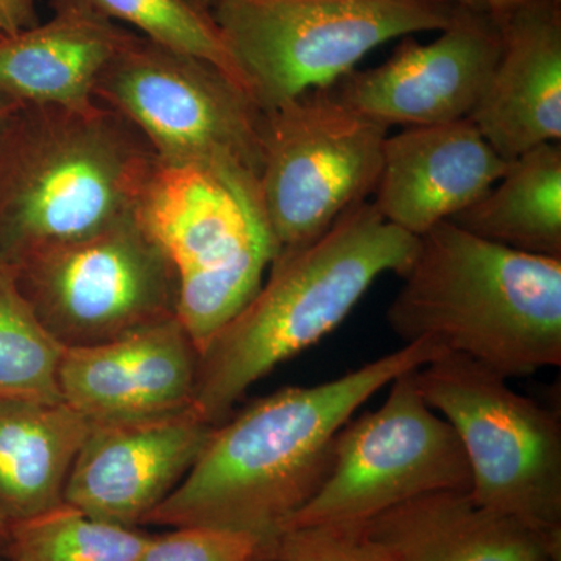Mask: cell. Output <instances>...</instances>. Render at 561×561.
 Returning <instances> with one entry per match:
<instances>
[{
  "mask_svg": "<svg viewBox=\"0 0 561 561\" xmlns=\"http://www.w3.org/2000/svg\"><path fill=\"white\" fill-rule=\"evenodd\" d=\"M448 353L405 343L332 381L287 387L216 426L186 478L142 527H213L257 538L268 560L276 538L319 490L339 432L404 373Z\"/></svg>",
  "mask_w": 561,
  "mask_h": 561,
  "instance_id": "obj_1",
  "label": "cell"
},
{
  "mask_svg": "<svg viewBox=\"0 0 561 561\" xmlns=\"http://www.w3.org/2000/svg\"><path fill=\"white\" fill-rule=\"evenodd\" d=\"M387 311L402 342L431 341L505 379L561 365V260L443 221L419 238Z\"/></svg>",
  "mask_w": 561,
  "mask_h": 561,
  "instance_id": "obj_2",
  "label": "cell"
},
{
  "mask_svg": "<svg viewBox=\"0 0 561 561\" xmlns=\"http://www.w3.org/2000/svg\"><path fill=\"white\" fill-rule=\"evenodd\" d=\"M416 249L419 238L364 202L309 245L275 257L267 283L202 351L195 411L225 423L253 383L341 327L379 276L404 275Z\"/></svg>",
  "mask_w": 561,
  "mask_h": 561,
  "instance_id": "obj_3",
  "label": "cell"
},
{
  "mask_svg": "<svg viewBox=\"0 0 561 561\" xmlns=\"http://www.w3.org/2000/svg\"><path fill=\"white\" fill-rule=\"evenodd\" d=\"M154 164L140 133L101 103L21 106L0 125V264L135 216Z\"/></svg>",
  "mask_w": 561,
  "mask_h": 561,
  "instance_id": "obj_4",
  "label": "cell"
},
{
  "mask_svg": "<svg viewBox=\"0 0 561 561\" xmlns=\"http://www.w3.org/2000/svg\"><path fill=\"white\" fill-rule=\"evenodd\" d=\"M135 216L175 268L176 317L202 353L253 300L275 260L260 181L157 158Z\"/></svg>",
  "mask_w": 561,
  "mask_h": 561,
  "instance_id": "obj_5",
  "label": "cell"
},
{
  "mask_svg": "<svg viewBox=\"0 0 561 561\" xmlns=\"http://www.w3.org/2000/svg\"><path fill=\"white\" fill-rule=\"evenodd\" d=\"M457 0H217L210 16L262 110L334 87L373 49L445 31Z\"/></svg>",
  "mask_w": 561,
  "mask_h": 561,
  "instance_id": "obj_6",
  "label": "cell"
},
{
  "mask_svg": "<svg viewBox=\"0 0 561 561\" xmlns=\"http://www.w3.org/2000/svg\"><path fill=\"white\" fill-rule=\"evenodd\" d=\"M413 378L463 446L472 502L561 538L559 416L461 354H442Z\"/></svg>",
  "mask_w": 561,
  "mask_h": 561,
  "instance_id": "obj_7",
  "label": "cell"
},
{
  "mask_svg": "<svg viewBox=\"0 0 561 561\" xmlns=\"http://www.w3.org/2000/svg\"><path fill=\"white\" fill-rule=\"evenodd\" d=\"M94 98L130 122L158 160L260 181L264 110L210 62L133 33L103 69Z\"/></svg>",
  "mask_w": 561,
  "mask_h": 561,
  "instance_id": "obj_8",
  "label": "cell"
},
{
  "mask_svg": "<svg viewBox=\"0 0 561 561\" xmlns=\"http://www.w3.org/2000/svg\"><path fill=\"white\" fill-rule=\"evenodd\" d=\"M389 127L346 105L331 88L264 111L260 198L276 256L319 239L368 202Z\"/></svg>",
  "mask_w": 561,
  "mask_h": 561,
  "instance_id": "obj_9",
  "label": "cell"
},
{
  "mask_svg": "<svg viewBox=\"0 0 561 561\" xmlns=\"http://www.w3.org/2000/svg\"><path fill=\"white\" fill-rule=\"evenodd\" d=\"M65 348L102 345L176 317L179 276L136 216L11 268Z\"/></svg>",
  "mask_w": 561,
  "mask_h": 561,
  "instance_id": "obj_10",
  "label": "cell"
},
{
  "mask_svg": "<svg viewBox=\"0 0 561 561\" xmlns=\"http://www.w3.org/2000/svg\"><path fill=\"white\" fill-rule=\"evenodd\" d=\"M413 371L390 383L381 408L339 432L328 474L284 530L364 524L426 494L470 490L463 446L423 400Z\"/></svg>",
  "mask_w": 561,
  "mask_h": 561,
  "instance_id": "obj_11",
  "label": "cell"
},
{
  "mask_svg": "<svg viewBox=\"0 0 561 561\" xmlns=\"http://www.w3.org/2000/svg\"><path fill=\"white\" fill-rule=\"evenodd\" d=\"M500 22L486 9L460 5L437 39L412 36L381 66L351 70L332 87L364 116L391 127L468 119L500 60Z\"/></svg>",
  "mask_w": 561,
  "mask_h": 561,
  "instance_id": "obj_12",
  "label": "cell"
},
{
  "mask_svg": "<svg viewBox=\"0 0 561 561\" xmlns=\"http://www.w3.org/2000/svg\"><path fill=\"white\" fill-rule=\"evenodd\" d=\"M214 430L194 405L158 419L91 424L65 502L101 522L142 527L186 478Z\"/></svg>",
  "mask_w": 561,
  "mask_h": 561,
  "instance_id": "obj_13",
  "label": "cell"
},
{
  "mask_svg": "<svg viewBox=\"0 0 561 561\" xmlns=\"http://www.w3.org/2000/svg\"><path fill=\"white\" fill-rule=\"evenodd\" d=\"M201 351L179 317L62 354V401L91 424L171 415L194 404Z\"/></svg>",
  "mask_w": 561,
  "mask_h": 561,
  "instance_id": "obj_14",
  "label": "cell"
},
{
  "mask_svg": "<svg viewBox=\"0 0 561 561\" xmlns=\"http://www.w3.org/2000/svg\"><path fill=\"white\" fill-rule=\"evenodd\" d=\"M507 165L470 119L405 127L383 142L371 203L420 238L482 198Z\"/></svg>",
  "mask_w": 561,
  "mask_h": 561,
  "instance_id": "obj_15",
  "label": "cell"
},
{
  "mask_svg": "<svg viewBox=\"0 0 561 561\" xmlns=\"http://www.w3.org/2000/svg\"><path fill=\"white\" fill-rule=\"evenodd\" d=\"M497 22L500 60L468 119L513 161L561 140V0H538Z\"/></svg>",
  "mask_w": 561,
  "mask_h": 561,
  "instance_id": "obj_16",
  "label": "cell"
},
{
  "mask_svg": "<svg viewBox=\"0 0 561 561\" xmlns=\"http://www.w3.org/2000/svg\"><path fill=\"white\" fill-rule=\"evenodd\" d=\"M49 21L0 38V95L22 106L88 111L103 69L131 38L88 0H60Z\"/></svg>",
  "mask_w": 561,
  "mask_h": 561,
  "instance_id": "obj_17",
  "label": "cell"
},
{
  "mask_svg": "<svg viewBox=\"0 0 561 561\" xmlns=\"http://www.w3.org/2000/svg\"><path fill=\"white\" fill-rule=\"evenodd\" d=\"M391 561H560L561 538L497 515L468 491H442L364 523Z\"/></svg>",
  "mask_w": 561,
  "mask_h": 561,
  "instance_id": "obj_18",
  "label": "cell"
},
{
  "mask_svg": "<svg viewBox=\"0 0 561 561\" xmlns=\"http://www.w3.org/2000/svg\"><path fill=\"white\" fill-rule=\"evenodd\" d=\"M91 423L65 401L0 400V512L24 522L65 502Z\"/></svg>",
  "mask_w": 561,
  "mask_h": 561,
  "instance_id": "obj_19",
  "label": "cell"
},
{
  "mask_svg": "<svg viewBox=\"0 0 561 561\" xmlns=\"http://www.w3.org/2000/svg\"><path fill=\"white\" fill-rule=\"evenodd\" d=\"M446 221L497 245L561 260L560 142L508 161L482 198Z\"/></svg>",
  "mask_w": 561,
  "mask_h": 561,
  "instance_id": "obj_20",
  "label": "cell"
},
{
  "mask_svg": "<svg viewBox=\"0 0 561 561\" xmlns=\"http://www.w3.org/2000/svg\"><path fill=\"white\" fill-rule=\"evenodd\" d=\"M151 537L142 527L101 522L62 502L10 523L3 556L13 561H136Z\"/></svg>",
  "mask_w": 561,
  "mask_h": 561,
  "instance_id": "obj_21",
  "label": "cell"
},
{
  "mask_svg": "<svg viewBox=\"0 0 561 561\" xmlns=\"http://www.w3.org/2000/svg\"><path fill=\"white\" fill-rule=\"evenodd\" d=\"M65 350L36 319L11 268L0 264V400L62 401Z\"/></svg>",
  "mask_w": 561,
  "mask_h": 561,
  "instance_id": "obj_22",
  "label": "cell"
},
{
  "mask_svg": "<svg viewBox=\"0 0 561 561\" xmlns=\"http://www.w3.org/2000/svg\"><path fill=\"white\" fill-rule=\"evenodd\" d=\"M114 22H125L138 35L216 66L232 80L245 81L216 21L187 0H88ZM250 92V91H249Z\"/></svg>",
  "mask_w": 561,
  "mask_h": 561,
  "instance_id": "obj_23",
  "label": "cell"
},
{
  "mask_svg": "<svg viewBox=\"0 0 561 561\" xmlns=\"http://www.w3.org/2000/svg\"><path fill=\"white\" fill-rule=\"evenodd\" d=\"M267 561H391L364 524L291 527L276 538Z\"/></svg>",
  "mask_w": 561,
  "mask_h": 561,
  "instance_id": "obj_24",
  "label": "cell"
},
{
  "mask_svg": "<svg viewBox=\"0 0 561 561\" xmlns=\"http://www.w3.org/2000/svg\"><path fill=\"white\" fill-rule=\"evenodd\" d=\"M136 561H264V546L242 531L176 527L153 535Z\"/></svg>",
  "mask_w": 561,
  "mask_h": 561,
  "instance_id": "obj_25",
  "label": "cell"
},
{
  "mask_svg": "<svg viewBox=\"0 0 561 561\" xmlns=\"http://www.w3.org/2000/svg\"><path fill=\"white\" fill-rule=\"evenodd\" d=\"M39 0H0V38L16 35L38 24ZM51 5L60 0H49Z\"/></svg>",
  "mask_w": 561,
  "mask_h": 561,
  "instance_id": "obj_26",
  "label": "cell"
},
{
  "mask_svg": "<svg viewBox=\"0 0 561 561\" xmlns=\"http://www.w3.org/2000/svg\"><path fill=\"white\" fill-rule=\"evenodd\" d=\"M481 2L493 14L494 20L500 21L502 18L508 16L513 11L538 2V0H481Z\"/></svg>",
  "mask_w": 561,
  "mask_h": 561,
  "instance_id": "obj_27",
  "label": "cell"
},
{
  "mask_svg": "<svg viewBox=\"0 0 561 561\" xmlns=\"http://www.w3.org/2000/svg\"><path fill=\"white\" fill-rule=\"evenodd\" d=\"M22 105L20 103L10 101V99L3 98V95H0V125L3 124L11 114L14 113L18 108H21Z\"/></svg>",
  "mask_w": 561,
  "mask_h": 561,
  "instance_id": "obj_28",
  "label": "cell"
},
{
  "mask_svg": "<svg viewBox=\"0 0 561 561\" xmlns=\"http://www.w3.org/2000/svg\"><path fill=\"white\" fill-rule=\"evenodd\" d=\"M10 522L0 512V553L5 552L7 542H9Z\"/></svg>",
  "mask_w": 561,
  "mask_h": 561,
  "instance_id": "obj_29",
  "label": "cell"
},
{
  "mask_svg": "<svg viewBox=\"0 0 561 561\" xmlns=\"http://www.w3.org/2000/svg\"><path fill=\"white\" fill-rule=\"evenodd\" d=\"M192 5L197 7L198 10L206 11L210 14V10L216 5L217 0H187Z\"/></svg>",
  "mask_w": 561,
  "mask_h": 561,
  "instance_id": "obj_30",
  "label": "cell"
},
{
  "mask_svg": "<svg viewBox=\"0 0 561 561\" xmlns=\"http://www.w3.org/2000/svg\"><path fill=\"white\" fill-rule=\"evenodd\" d=\"M461 5L474 7V9H485L481 0H457Z\"/></svg>",
  "mask_w": 561,
  "mask_h": 561,
  "instance_id": "obj_31",
  "label": "cell"
},
{
  "mask_svg": "<svg viewBox=\"0 0 561 561\" xmlns=\"http://www.w3.org/2000/svg\"><path fill=\"white\" fill-rule=\"evenodd\" d=\"M0 561H13V560L7 559L5 556H2V553H0Z\"/></svg>",
  "mask_w": 561,
  "mask_h": 561,
  "instance_id": "obj_32",
  "label": "cell"
}]
</instances>
